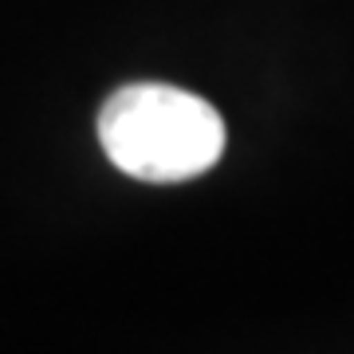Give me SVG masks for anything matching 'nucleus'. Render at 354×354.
<instances>
[{
	"label": "nucleus",
	"mask_w": 354,
	"mask_h": 354,
	"mask_svg": "<svg viewBox=\"0 0 354 354\" xmlns=\"http://www.w3.org/2000/svg\"><path fill=\"white\" fill-rule=\"evenodd\" d=\"M99 142L127 177L174 185L221 162L225 122L201 95L169 83H127L102 102Z\"/></svg>",
	"instance_id": "obj_1"
}]
</instances>
